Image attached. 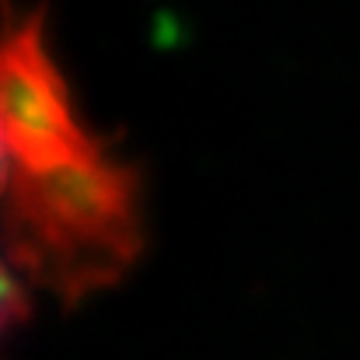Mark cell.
Masks as SVG:
<instances>
[{
    "label": "cell",
    "mask_w": 360,
    "mask_h": 360,
    "mask_svg": "<svg viewBox=\"0 0 360 360\" xmlns=\"http://www.w3.org/2000/svg\"><path fill=\"white\" fill-rule=\"evenodd\" d=\"M140 248V175L109 143L39 172L4 165V255L32 287L77 304L120 283Z\"/></svg>",
    "instance_id": "1"
},
{
    "label": "cell",
    "mask_w": 360,
    "mask_h": 360,
    "mask_svg": "<svg viewBox=\"0 0 360 360\" xmlns=\"http://www.w3.org/2000/svg\"><path fill=\"white\" fill-rule=\"evenodd\" d=\"M0 129H4V165L28 172L63 165L98 143L74 112L70 88L46 49L39 14L7 21Z\"/></svg>",
    "instance_id": "2"
},
{
    "label": "cell",
    "mask_w": 360,
    "mask_h": 360,
    "mask_svg": "<svg viewBox=\"0 0 360 360\" xmlns=\"http://www.w3.org/2000/svg\"><path fill=\"white\" fill-rule=\"evenodd\" d=\"M4 301H0V311H4V333H14L18 322H28L32 315V301H28V290L32 283L14 269V266H4Z\"/></svg>",
    "instance_id": "3"
}]
</instances>
